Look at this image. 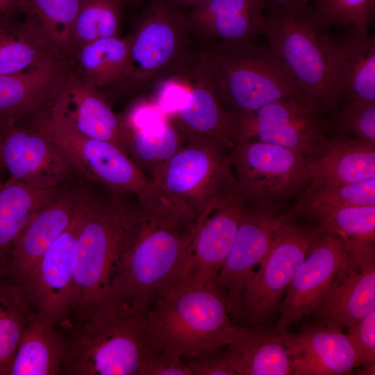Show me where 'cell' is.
<instances>
[{
	"mask_svg": "<svg viewBox=\"0 0 375 375\" xmlns=\"http://www.w3.org/2000/svg\"><path fill=\"white\" fill-rule=\"evenodd\" d=\"M34 314L22 285L8 276L0 278V375H9L23 330Z\"/></svg>",
	"mask_w": 375,
	"mask_h": 375,
	"instance_id": "836d02e7",
	"label": "cell"
},
{
	"mask_svg": "<svg viewBox=\"0 0 375 375\" xmlns=\"http://www.w3.org/2000/svg\"><path fill=\"white\" fill-rule=\"evenodd\" d=\"M143 319L153 351L182 358L224 348L233 324L212 281H177L155 299Z\"/></svg>",
	"mask_w": 375,
	"mask_h": 375,
	"instance_id": "277c9868",
	"label": "cell"
},
{
	"mask_svg": "<svg viewBox=\"0 0 375 375\" xmlns=\"http://www.w3.org/2000/svg\"><path fill=\"white\" fill-rule=\"evenodd\" d=\"M7 276V269L6 267L0 265V278Z\"/></svg>",
	"mask_w": 375,
	"mask_h": 375,
	"instance_id": "bcb514c9",
	"label": "cell"
},
{
	"mask_svg": "<svg viewBox=\"0 0 375 375\" xmlns=\"http://www.w3.org/2000/svg\"><path fill=\"white\" fill-rule=\"evenodd\" d=\"M28 119L67 153L80 176L90 183L134 194L140 201L155 192L151 178L115 145L81 134L51 117L47 108Z\"/></svg>",
	"mask_w": 375,
	"mask_h": 375,
	"instance_id": "9c48e42d",
	"label": "cell"
},
{
	"mask_svg": "<svg viewBox=\"0 0 375 375\" xmlns=\"http://www.w3.org/2000/svg\"><path fill=\"white\" fill-rule=\"evenodd\" d=\"M303 219L320 234L334 233L341 237L344 242L374 243L375 205L330 209Z\"/></svg>",
	"mask_w": 375,
	"mask_h": 375,
	"instance_id": "d590c367",
	"label": "cell"
},
{
	"mask_svg": "<svg viewBox=\"0 0 375 375\" xmlns=\"http://www.w3.org/2000/svg\"><path fill=\"white\" fill-rule=\"evenodd\" d=\"M269 48L287 67L306 102L319 115L338 106L333 87V40L328 26L308 3H265Z\"/></svg>",
	"mask_w": 375,
	"mask_h": 375,
	"instance_id": "5b68a950",
	"label": "cell"
},
{
	"mask_svg": "<svg viewBox=\"0 0 375 375\" xmlns=\"http://www.w3.org/2000/svg\"><path fill=\"white\" fill-rule=\"evenodd\" d=\"M344 243L342 262L310 315L319 324L349 329L375 310V249L374 243Z\"/></svg>",
	"mask_w": 375,
	"mask_h": 375,
	"instance_id": "9a60e30c",
	"label": "cell"
},
{
	"mask_svg": "<svg viewBox=\"0 0 375 375\" xmlns=\"http://www.w3.org/2000/svg\"><path fill=\"white\" fill-rule=\"evenodd\" d=\"M140 375H192L182 358L165 352H153L147 358Z\"/></svg>",
	"mask_w": 375,
	"mask_h": 375,
	"instance_id": "b9f144b4",
	"label": "cell"
},
{
	"mask_svg": "<svg viewBox=\"0 0 375 375\" xmlns=\"http://www.w3.org/2000/svg\"><path fill=\"white\" fill-rule=\"evenodd\" d=\"M66 349L58 327L34 313L23 330L9 375L60 374Z\"/></svg>",
	"mask_w": 375,
	"mask_h": 375,
	"instance_id": "f1b7e54d",
	"label": "cell"
},
{
	"mask_svg": "<svg viewBox=\"0 0 375 375\" xmlns=\"http://www.w3.org/2000/svg\"><path fill=\"white\" fill-rule=\"evenodd\" d=\"M0 167H1V165H0Z\"/></svg>",
	"mask_w": 375,
	"mask_h": 375,
	"instance_id": "c3c4849f",
	"label": "cell"
},
{
	"mask_svg": "<svg viewBox=\"0 0 375 375\" xmlns=\"http://www.w3.org/2000/svg\"><path fill=\"white\" fill-rule=\"evenodd\" d=\"M149 176L165 199L197 220L238 195L231 149L209 137L186 135Z\"/></svg>",
	"mask_w": 375,
	"mask_h": 375,
	"instance_id": "ba28073f",
	"label": "cell"
},
{
	"mask_svg": "<svg viewBox=\"0 0 375 375\" xmlns=\"http://www.w3.org/2000/svg\"><path fill=\"white\" fill-rule=\"evenodd\" d=\"M64 188L34 212L15 240L7 276L20 285L72 220L78 190Z\"/></svg>",
	"mask_w": 375,
	"mask_h": 375,
	"instance_id": "7402d4cb",
	"label": "cell"
},
{
	"mask_svg": "<svg viewBox=\"0 0 375 375\" xmlns=\"http://www.w3.org/2000/svg\"><path fill=\"white\" fill-rule=\"evenodd\" d=\"M285 215L277 203H247L232 249L212 281L231 319L242 320L243 298L255 267L264 259Z\"/></svg>",
	"mask_w": 375,
	"mask_h": 375,
	"instance_id": "4fadbf2b",
	"label": "cell"
},
{
	"mask_svg": "<svg viewBox=\"0 0 375 375\" xmlns=\"http://www.w3.org/2000/svg\"><path fill=\"white\" fill-rule=\"evenodd\" d=\"M131 38L128 56L118 82L119 95L142 97L183 70L199 52L188 13L174 0H150Z\"/></svg>",
	"mask_w": 375,
	"mask_h": 375,
	"instance_id": "8992f818",
	"label": "cell"
},
{
	"mask_svg": "<svg viewBox=\"0 0 375 375\" xmlns=\"http://www.w3.org/2000/svg\"><path fill=\"white\" fill-rule=\"evenodd\" d=\"M49 56L54 55L29 6L0 18V75L21 72Z\"/></svg>",
	"mask_w": 375,
	"mask_h": 375,
	"instance_id": "f546056e",
	"label": "cell"
},
{
	"mask_svg": "<svg viewBox=\"0 0 375 375\" xmlns=\"http://www.w3.org/2000/svg\"><path fill=\"white\" fill-rule=\"evenodd\" d=\"M332 125L343 135L375 143V101L353 100L338 106Z\"/></svg>",
	"mask_w": 375,
	"mask_h": 375,
	"instance_id": "f35d334b",
	"label": "cell"
},
{
	"mask_svg": "<svg viewBox=\"0 0 375 375\" xmlns=\"http://www.w3.org/2000/svg\"><path fill=\"white\" fill-rule=\"evenodd\" d=\"M28 8V0H0V18L15 16Z\"/></svg>",
	"mask_w": 375,
	"mask_h": 375,
	"instance_id": "7bdbcfd3",
	"label": "cell"
},
{
	"mask_svg": "<svg viewBox=\"0 0 375 375\" xmlns=\"http://www.w3.org/2000/svg\"><path fill=\"white\" fill-rule=\"evenodd\" d=\"M265 3L286 6L308 3V0H264Z\"/></svg>",
	"mask_w": 375,
	"mask_h": 375,
	"instance_id": "f6af8a7d",
	"label": "cell"
},
{
	"mask_svg": "<svg viewBox=\"0 0 375 375\" xmlns=\"http://www.w3.org/2000/svg\"><path fill=\"white\" fill-rule=\"evenodd\" d=\"M223 349L183 360L190 368L192 375H236L228 362Z\"/></svg>",
	"mask_w": 375,
	"mask_h": 375,
	"instance_id": "60d3db41",
	"label": "cell"
},
{
	"mask_svg": "<svg viewBox=\"0 0 375 375\" xmlns=\"http://www.w3.org/2000/svg\"><path fill=\"white\" fill-rule=\"evenodd\" d=\"M87 190H78L72 220L51 244L22 285L33 312L68 329L75 307V256Z\"/></svg>",
	"mask_w": 375,
	"mask_h": 375,
	"instance_id": "7c38bea8",
	"label": "cell"
},
{
	"mask_svg": "<svg viewBox=\"0 0 375 375\" xmlns=\"http://www.w3.org/2000/svg\"><path fill=\"white\" fill-rule=\"evenodd\" d=\"M121 116L128 136V155L148 176L185 141L181 128L152 98L136 99Z\"/></svg>",
	"mask_w": 375,
	"mask_h": 375,
	"instance_id": "603a6c76",
	"label": "cell"
},
{
	"mask_svg": "<svg viewBox=\"0 0 375 375\" xmlns=\"http://www.w3.org/2000/svg\"><path fill=\"white\" fill-rule=\"evenodd\" d=\"M281 335L292 358L293 374H348L360 366L340 326L317 323L303 326L297 334Z\"/></svg>",
	"mask_w": 375,
	"mask_h": 375,
	"instance_id": "cb8c5ba5",
	"label": "cell"
},
{
	"mask_svg": "<svg viewBox=\"0 0 375 375\" xmlns=\"http://www.w3.org/2000/svg\"><path fill=\"white\" fill-rule=\"evenodd\" d=\"M188 15L194 36L207 42L253 39L266 28L264 0H210Z\"/></svg>",
	"mask_w": 375,
	"mask_h": 375,
	"instance_id": "484cf974",
	"label": "cell"
},
{
	"mask_svg": "<svg viewBox=\"0 0 375 375\" xmlns=\"http://www.w3.org/2000/svg\"><path fill=\"white\" fill-rule=\"evenodd\" d=\"M333 87L341 100L375 101V40L352 32L333 40Z\"/></svg>",
	"mask_w": 375,
	"mask_h": 375,
	"instance_id": "83f0119b",
	"label": "cell"
},
{
	"mask_svg": "<svg viewBox=\"0 0 375 375\" xmlns=\"http://www.w3.org/2000/svg\"><path fill=\"white\" fill-rule=\"evenodd\" d=\"M320 235L312 225L287 216L245 291L242 320L247 325H265L278 314L296 270Z\"/></svg>",
	"mask_w": 375,
	"mask_h": 375,
	"instance_id": "30bf717a",
	"label": "cell"
},
{
	"mask_svg": "<svg viewBox=\"0 0 375 375\" xmlns=\"http://www.w3.org/2000/svg\"><path fill=\"white\" fill-rule=\"evenodd\" d=\"M315 11L328 26H350L361 33H367L374 0H314Z\"/></svg>",
	"mask_w": 375,
	"mask_h": 375,
	"instance_id": "74e56055",
	"label": "cell"
},
{
	"mask_svg": "<svg viewBox=\"0 0 375 375\" xmlns=\"http://www.w3.org/2000/svg\"><path fill=\"white\" fill-rule=\"evenodd\" d=\"M310 181L344 185L375 178V143L340 134L325 137L306 158Z\"/></svg>",
	"mask_w": 375,
	"mask_h": 375,
	"instance_id": "d4e9b609",
	"label": "cell"
},
{
	"mask_svg": "<svg viewBox=\"0 0 375 375\" xmlns=\"http://www.w3.org/2000/svg\"><path fill=\"white\" fill-rule=\"evenodd\" d=\"M199 59L217 99L233 117L278 101L304 99L287 67L254 38L207 42Z\"/></svg>",
	"mask_w": 375,
	"mask_h": 375,
	"instance_id": "3957f363",
	"label": "cell"
},
{
	"mask_svg": "<svg viewBox=\"0 0 375 375\" xmlns=\"http://www.w3.org/2000/svg\"><path fill=\"white\" fill-rule=\"evenodd\" d=\"M246 208L236 195L197 219L178 281L206 283L215 278L232 249Z\"/></svg>",
	"mask_w": 375,
	"mask_h": 375,
	"instance_id": "d6986e66",
	"label": "cell"
},
{
	"mask_svg": "<svg viewBox=\"0 0 375 375\" xmlns=\"http://www.w3.org/2000/svg\"><path fill=\"white\" fill-rule=\"evenodd\" d=\"M122 0H81L73 28L76 49L94 40L119 37Z\"/></svg>",
	"mask_w": 375,
	"mask_h": 375,
	"instance_id": "8d00e7d4",
	"label": "cell"
},
{
	"mask_svg": "<svg viewBox=\"0 0 375 375\" xmlns=\"http://www.w3.org/2000/svg\"><path fill=\"white\" fill-rule=\"evenodd\" d=\"M238 195L246 203H277L299 194L310 182L301 153L260 141L240 142L231 150Z\"/></svg>",
	"mask_w": 375,
	"mask_h": 375,
	"instance_id": "8fae6325",
	"label": "cell"
},
{
	"mask_svg": "<svg viewBox=\"0 0 375 375\" xmlns=\"http://www.w3.org/2000/svg\"><path fill=\"white\" fill-rule=\"evenodd\" d=\"M234 119L236 144L264 142L298 151L305 158L313 155L326 137L319 114L300 98L271 103Z\"/></svg>",
	"mask_w": 375,
	"mask_h": 375,
	"instance_id": "2e32d148",
	"label": "cell"
},
{
	"mask_svg": "<svg viewBox=\"0 0 375 375\" xmlns=\"http://www.w3.org/2000/svg\"><path fill=\"white\" fill-rule=\"evenodd\" d=\"M81 0H28L56 58L70 61L76 47L73 28Z\"/></svg>",
	"mask_w": 375,
	"mask_h": 375,
	"instance_id": "e575fe53",
	"label": "cell"
},
{
	"mask_svg": "<svg viewBox=\"0 0 375 375\" xmlns=\"http://www.w3.org/2000/svg\"><path fill=\"white\" fill-rule=\"evenodd\" d=\"M47 110L58 122L85 136L108 142L128 155V136L122 116L112 110L99 89L85 83L74 69L62 92Z\"/></svg>",
	"mask_w": 375,
	"mask_h": 375,
	"instance_id": "ffe728a7",
	"label": "cell"
},
{
	"mask_svg": "<svg viewBox=\"0 0 375 375\" xmlns=\"http://www.w3.org/2000/svg\"><path fill=\"white\" fill-rule=\"evenodd\" d=\"M174 2L181 8H194L200 5L204 4L210 0H174Z\"/></svg>",
	"mask_w": 375,
	"mask_h": 375,
	"instance_id": "ee69618b",
	"label": "cell"
},
{
	"mask_svg": "<svg viewBox=\"0 0 375 375\" xmlns=\"http://www.w3.org/2000/svg\"><path fill=\"white\" fill-rule=\"evenodd\" d=\"M142 219L141 204L134 194L103 185L101 192L87 191L76 244V317L103 299Z\"/></svg>",
	"mask_w": 375,
	"mask_h": 375,
	"instance_id": "7a4b0ae2",
	"label": "cell"
},
{
	"mask_svg": "<svg viewBox=\"0 0 375 375\" xmlns=\"http://www.w3.org/2000/svg\"><path fill=\"white\" fill-rule=\"evenodd\" d=\"M122 1L126 5L127 3H129V2H131V1H135V0H122Z\"/></svg>",
	"mask_w": 375,
	"mask_h": 375,
	"instance_id": "7dc6e473",
	"label": "cell"
},
{
	"mask_svg": "<svg viewBox=\"0 0 375 375\" xmlns=\"http://www.w3.org/2000/svg\"><path fill=\"white\" fill-rule=\"evenodd\" d=\"M224 356L236 375L293 374L292 358L281 333L233 324Z\"/></svg>",
	"mask_w": 375,
	"mask_h": 375,
	"instance_id": "4316f807",
	"label": "cell"
},
{
	"mask_svg": "<svg viewBox=\"0 0 375 375\" xmlns=\"http://www.w3.org/2000/svg\"><path fill=\"white\" fill-rule=\"evenodd\" d=\"M347 337L362 368L374 367L375 364V310L362 317L349 328Z\"/></svg>",
	"mask_w": 375,
	"mask_h": 375,
	"instance_id": "ab89813d",
	"label": "cell"
},
{
	"mask_svg": "<svg viewBox=\"0 0 375 375\" xmlns=\"http://www.w3.org/2000/svg\"><path fill=\"white\" fill-rule=\"evenodd\" d=\"M372 205H375V178L344 185L310 181L286 215L290 218L303 219L330 209Z\"/></svg>",
	"mask_w": 375,
	"mask_h": 375,
	"instance_id": "d6a6232c",
	"label": "cell"
},
{
	"mask_svg": "<svg viewBox=\"0 0 375 375\" xmlns=\"http://www.w3.org/2000/svg\"><path fill=\"white\" fill-rule=\"evenodd\" d=\"M130 42L127 35L99 39L78 47L72 57L74 72L97 89L113 87L126 67Z\"/></svg>",
	"mask_w": 375,
	"mask_h": 375,
	"instance_id": "1f68e13d",
	"label": "cell"
},
{
	"mask_svg": "<svg viewBox=\"0 0 375 375\" xmlns=\"http://www.w3.org/2000/svg\"><path fill=\"white\" fill-rule=\"evenodd\" d=\"M140 204L142 219L136 238L97 305L144 315L178 280L197 220L160 194Z\"/></svg>",
	"mask_w": 375,
	"mask_h": 375,
	"instance_id": "6da1fadb",
	"label": "cell"
},
{
	"mask_svg": "<svg viewBox=\"0 0 375 375\" xmlns=\"http://www.w3.org/2000/svg\"><path fill=\"white\" fill-rule=\"evenodd\" d=\"M143 315L97 305L77 316L60 374L140 375L153 352Z\"/></svg>",
	"mask_w": 375,
	"mask_h": 375,
	"instance_id": "52a82bcc",
	"label": "cell"
},
{
	"mask_svg": "<svg viewBox=\"0 0 375 375\" xmlns=\"http://www.w3.org/2000/svg\"><path fill=\"white\" fill-rule=\"evenodd\" d=\"M167 116L178 124L185 136L212 138L231 150L237 143L235 119L217 99L200 63L199 53L179 73L177 91Z\"/></svg>",
	"mask_w": 375,
	"mask_h": 375,
	"instance_id": "e0dca14e",
	"label": "cell"
},
{
	"mask_svg": "<svg viewBox=\"0 0 375 375\" xmlns=\"http://www.w3.org/2000/svg\"><path fill=\"white\" fill-rule=\"evenodd\" d=\"M0 165L9 178L40 189L58 188L80 176L58 144L22 120L0 121Z\"/></svg>",
	"mask_w": 375,
	"mask_h": 375,
	"instance_id": "5bb4252c",
	"label": "cell"
},
{
	"mask_svg": "<svg viewBox=\"0 0 375 375\" xmlns=\"http://www.w3.org/2000/svg\"><path fill=\"white\" fill-rule=\"evenodd\" d=\"M63 187L40 189L10 178L0 180V265L7 269L15 240L26 223Z\"/></svg>",
	"mask_w": 375,
	"mask_h": 375,
	"instance_id": "4dcf8cb0",
	"label": "cell"
},
{
	"mask_svg": "<svg viewBox=\"0 0 375 375\" xmlns=\"http://www.w3.org/2000/svg\"><path fill=\"white\" fill-rule=\"evenodd\" d=\"M72 69L70 61L49 56L21 72L0 75V121H20L50 106Z\"/></svg>",
	"mask_w": 375,
	"mask_h": 375,
	"instance_id": "44dd1931",
	"label": "cell"
},
{
	"mask_svg": "<svg viewBox=\"0 0 375 375\" xmlns=\"http://www.w3.org/2000/svg\"><path fill=\"white\" fill-rule=\"evenodd\" d=\"M346 252L343 239L336 234L324 233L317 238L279 306L276 332H285L311 314L333 281Z\"/></svg>",
	"mask_w": 375,
	"mask_h": 375,
	"instance_id": "ac0fdd59",
	"label": "cell"
}]
</instances>
